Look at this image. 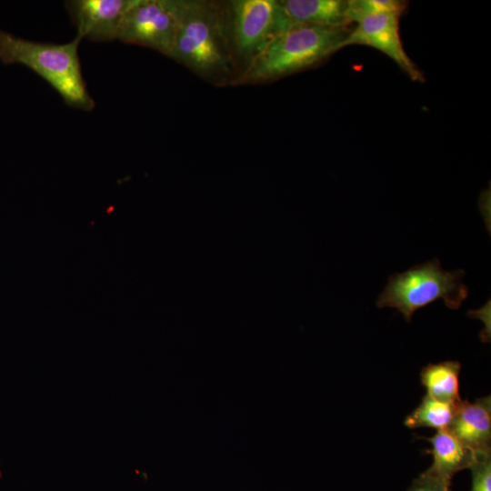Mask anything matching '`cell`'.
<instances>
[{"label":"cell","mask_w":491,"mask_h":491,"mask_svg":"<svg viewBox=\"0 0 491 491\" xmlns=\"http://www.w3.org/2000/svg\"><path fill=\"white\" fill-rule=\"evenodd\" d=\"M176 33L170 58L207 82L230 84L238 69L225 35L222 5L175 0Z\"/></svg>","instance_id":"obj_1"},{"label":"cell","mask_w":491,"mask_h":491,"mask_svg":"<svg viewBox=\"0 0 491 491\" xmlns=\"http://www.w3.org/2000/svg\"><path fill=\"white\" fill-rule=\"evenodd\" d=\"M352 28L300 25L276 35L233 85L262 84L318 65L344 47Z\"/></svg>","instance_id":"obj_2"},{"label":"cell","mask_w":491,"mask_h":491,"mask_svg":"<svg viewBox=\"0 0 491 491\" xmlns=\"http://www.w3.org/2000/svg\"><path fill=\"white\" fill-rule=\"evenodd\" d=\"M76 36L64 44L32 41L0 30V61L19 64L46 81L71 107L92 111L95 103L82 73Z\"/></svg>","instance_id":"obj_3"},{"label":"cell","mask_w":491,"mask_h":491,"mask_svg":"<svg viewBox=\"0 0 491 491\" xmlns=\"http://www.w3.org/2000/svg\"><path fill=\"white\" fill-rule=\"evenodd\" d=\"M465 275L463 269L444 270L439 259L434 258L391 275L376 306L397 309L407 322L415 312L437 299H443L448 308L457 309L468 296Z\"/></svg>","instance_id":"obj_4"},{"label":"cell","mask_w":491,"mask_h":491,"mask_svg":"<svg viewBox=\"0 0 491 491\" xmlns=\"http://www.w3.org/2000/svg\"><path fill=\"white\" fill-rule=\"evenodd\" d=\"M221 5L226 38L239 75L281 34L278 3L233 0Z\"/></svg>","instance_id":"obj_5"},{"label":"cell","mask_w":491,"mask_h":491,"mask_svg":"<svg viewBox=\"0 0 491 491\" xmlns=\"http://www.w3.org/2000/svg\"><path fill=\"white\" fill-rule=\"evenodd\" d=\"M175 0H132L117 40L141 45L170 56L176 33Z\"/></svg>","instance_id":"obj_6"},{"label":"cell","mask_w":491,"mask_h":491,"mask_svg":"<svg viewBox=\"0 0 491 491\" xmlns=\"http://www.w3.org/2000/svg\"><path fill=\"white\" fill-rule=\"evenodd\" d=\"M400 16L393 13H378L362 18L351 29L344 47L364 45L376 48L389 56L411 80L423 82L422 72L404 49L399 33Z\"/></svg>","instance_id":"obj_7"},{"label":"cell","mask_w":491,"mask_h":491,"mask_svg":"<svg viewBox=\"0 0 491 491\" xmlns=\"http://www.w3.org/2000/svg\"><path fill=\"white\" fill-rule=\"evenodd\" d=\"M132 0H67L65 9L76 36L96 43L117 40L123 16Z\"/></svg>","instance_id":"obj_8"},{"label":"cell","mask_w":491,"mask_h":491,"mask_svg":"<svg viewBox=\"0 0 491 491\" xmlns=\"http://www.w3.org/2000/svg\"><path fill=\"white\" fill-rule=\"evenodd\" d=\"M278 3L281 33L300 25L347 26L348 1L280 0Z\"/></svg>","instance_id":"obj_9"},{"label":"cell","mask_w":491,"mask_h":491,"mask_svg":"<svg viewBox=\"0 0 491 491\" xmlns=\"http://www.w3.org/2000/svg\"><path fill=\"white\" fill-rule=\"evenodd\" d=\"M448 429L476 455L491 453L490 396L461 401Z\"/></svg>","instance_id":"obj_10"},{"label":"cell","mask_w":491,"mask_h":491,"mask_svg":"<svg viewBox=\"0 0 491 491\" xmlns=\"http://www.w3.org/2000/svg\"><path fill=\"white\" fill-rule=\"evenodd\" d=\"M427 440L431 443L430 453L433 456V464L429 468L449 482L456 473L469 468L477 456L448 428L437 430Z\"/></svg>","instance_id":"obj_11"},{"label":"cell","mask_w":491,"mask_h":491,"mask_svg":"<svg viewBox=\"0 0 491 491\" xmlns=\"http://www.w3.org/2000/svg\"><path fill=\"white\" fill-rule=\"evenodd\" d=\"M461 365L457 361H445L429 364L421 373V382L426 388V395L436 399L459 404V374Z\"/></svg>","instance_id":"obj_12"},{"label":"cell","mask_w":491,"mask_h":491,"mask_svg":"<svg viewBox=\"0 0 491 491\" xmlns=\"http://www.w3.org/2000/svg\"><path fill=\"white\" fill-rule=\"evenodd\" d=\"M458 405L426 395L419 406L406 417L405 426L408 428L430 427L436 430L448 428Z\"/></svg>","instance_id":"obj_13"},{"label":"cell","mask_w":491,"mask_h":491,"mask_svg":"<svg viewBox=\"0 0 491 491\" xmlns=\"http://www.w3.org/2000/svg\"><path fill=\"white\" fill-rule=\"evenodd\" d=\"M406 6V1L399 0H350L347 5V18L351 24L378 13H393L401 15Z\"/></svg>","instance_id":"obj_14"},{"label":"cell","mask_w":491,"mask_h":491,"mask_svg":"<svg viewBox=\"0 0 491 491\" xmlns=\"http://www.w3.org/2000/svg\"><path fill=\"white\" fill-rule=\"evenodd\" d=\"M469 468L472 472L471 491H491V453L477 455Z\"/></svg>","instance_id":"obj_15"},{"label":"cell","mask_w":491,"mask_h":491,"mask_svg":"<svg viewBox=\"0 0 491 491\" xmlns=\"http://www.w3.org/2000/svg\"><path fill=\"white\" fill-rule=\"evenodd\" d=\"M407 491H452L451 482L428 468L413 481Z\"/></svg>","instance_id":"obj_16"},{"label":"cell","mask_w":491,"mask_h":491,"mask_svg":"<svg viewBox=\"0 0 491 491\" xmlns=\"http://www.w3.org/2000/svg\"><path fill=\"white\" fill-rule=\"evenodd\" d=\"M467 315L469 316H471L472 318H478V319H481L485 322V325H486V329L484 332L485 334H483L481 336V338L484 342H487L489 341V338H490V320H489V317H490V300H488V302H486V304L481 307L480 309H477V310H470Z\"/></svg>","instance_id":"obj_17"}]
</instances>
